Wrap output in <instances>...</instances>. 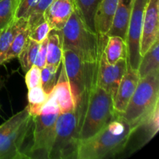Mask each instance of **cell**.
<instances>
[{
	"label": "cell",
	"mask_w": 159,
	"mask_h": 159,
	"mask_svg": "<svg viewBox=\"0 0 159 159\" xmlns=\"http://www.w3.org/2000/svg\"><path fill=\"white\" fill-rule=\"evenodd\" d=\"M34 117L27 107L0 125V159H28Z\"/></svg>",
	"instance_id": "7a4b0ae2"
},
{
	"label": "cell",
	"mask_w": 159,
	"mask_h": 159,
	"mask_svg": "<svg viewBox=\"0 0 159 159\" xmlns=\"http://www.w3.org/2000/svg\"><path fill=\"white\" fill-rule=\"evenodd\" d=\"M62 64L65 67L75 101V113L79 117L83 111L89 93L97 83V64L83 61L72 50L63 49Z\"/></svg>",
	"instance_id": "277c9868"
},
{
	"label": "cell",
	"mask_w": 159,
	"mask_h": 159,
	"mask_svg": "<svg viewBox=\"0 0 159 159\" xmlns=\"http://www.w3.org/2000/svg\"><path fill=\"white\" fill-rule=\"evenodd\" d=\"M60 113L34 117L32 145L30 159H49L55 136V124Z\"/></svg>",
	"instance_id": "ba28073f"
},
{
	"label": "cell",
	"mask_w": 159,
	"mask_h": 159,
	"mask_svg": "<svg viewBox=\"0 0 159 159\" xmlns=\"http://www.w3.org/2000/svg\"><path fill=\"white\" fill-rule=\"evenodd\" d=\"M63 49L61 30H51L48 35L46 65L58 70L63 58Z\"/></svg>",
	"instance_id": "e0dca14e"
},
{
	"label": "cell",
	"mask_w": 159,
	"mask_h": 159,
	"mask_svg": "<svg viewBox=\"0 0 159 159\" xmlns=\"http://www.w3.org/2000/svg\"><path fill=\"white\" fill-rule=\"evenodd\" d=\"M82 19L89 27L95 30L94 17L101 0H73Z\"/></svg>",
	"instance_id": "44dd1931"
},
{
	"label": "cell",
	"mask_w": 159,
	"mask_h": 159,
	"mask_svg": "<svg viewBox=\"0 0 159 159\" xmlns=\"http://www.w3.org/2000/svg\"><path fill=\"white\" fill-rule=\"evenodd\" d=\"M127 43L124 38L118 36L107 37L104 54L108 63L113 65L121 59H127Z\"/></svg>",
	"instance_id": "d6986e66"
},
{
	"label": "cell",
	"mask_w": 159,
	"mask_h": 159,
	"mask_svg": "<svg viewBox=\"0 0 159 159\" xmlns=\"http://www.w3.org/2000/svg\"><path fill=\"white\" fill-rule=\"evenodd\" d=\"M52 1L53 0H40L39 1L38 4L31 12L30 15L27 19V26L29 29L45 20L44 12Z\"/></svg>",
	"instance_id": "4316f807"
},
{
	"label": "cell",
	"mask_w": 159,
	"mask_h": 159,
	"mask_svg": "<svg viewBox=\"0 0 159 159\" xmlns=\"http://www.w3.org/2000/svg\"><path fill=\"white\" fill-rule=\"evenodd\" d=\"M19 0L0 1V32L16 17Z\"/></svg>",
	"instance_id": "d4e9b609"
},
{
	"label": "cell",
	"mask_w": 159,
	"mask_h": 159,
	"mask_svg": "<svg viewBox=\"0 0 159 159\" xmlns=\"http://www.w3.org/2000/svg\"><path fill=\"white\" fill-rule=\"evenodd\" d=\"M79 142L75 111L60 113L56 120L55 136L49 159H77Z\"/></svg>",
	"instance_id": "52a82bcc"
},
{
	"label": "cell",
	"mask_w": 159,
	"mask_h": 159,
	"mask_svg": "<svg viewBox=\"0 0 159 159\" xmlns=\"http://www.w3.org/2000/svg\"><path fill=\"white\" fill-rule=\"evenodd\" d=\"M159 106V72L140 79L125 111L120 116L132 130L142 124Z\"/></svg>",
	"instance_id": "8992f818"
},
{
	"label": "cell",
	"mask_w": 159,
	"mask_h": 159,
	"mask_svg": "<svg viewBox=\"0 0 159 159\" xmlns=\"http://www.w3.org/2000/svg\"><path fill=\"white\" fill-rule=\"evenodd\" d=\"M148 1V0H134L126 37L127 65L135 70H138L141 59L140 45L144 10Z\"/></svg>",
	"instance_id": "9c48e42d"
},
{
	"label": "cell",
	"mask_w": 159,
	"mask_h": 159,
	"mask_svg": "<svg viewBox=\"0 0 159 159\" xmlns=\"http://www.w3.org/2000/svg\"><path fill=\"white\" fill-rule=\"evenodd\" d=\"M39 1L40 0H19L15 18L27 20L31 12L38 4Z\"/></svg>",
	"instance_id": "f1b7e54d"
},
{
	"label": "cell",
	"mask_w": 159,
	"mask_h": 159,
	"mask_svg": "<svg viewBox=\"0 0 159 159\" xmlns=\"http://www.w3.org/2000/svg\"><path fill=\"white\" fill-rule=\"evenodd\" d=\"M140 80L138 70L133 69L127 65V71L123 76L117 90L113 97V108L117 114L120 115L133 96Z\"/></svg>",
	"instance_id": "7c38bea8"
},
{
	"label": "cell",
	"mask_w": 159,
	"mask_h": 159,
	"mask_svg": "<svg viewBox=\"0 0 159 159\" xmlns=\"http://www.w3.org/2000/svg\"><path fill=\"white\" fill-rule=\"evenodd\" d=\"M47 47H48V37L42 42L40 43L38 51H37V57L35 59L34 65L40 68H43L46 65V57H47Z\"/></svg>",
	"instance_id": "1f68e13d"
},
{
	"label": "cell",
	"mask_w": 159,
	"mask_h": 159,
	"mask_svg": "<svg viewBox=\"0 0 159 159\" xmlns=\"http://www.w3.org/2000/svg\"><path fill=\"white\" fill-rule=\"evenodd\" d=\"M51 30L52 28L50 26L48 22L44 20L41 23H39L38 24L30 28L29 37L38 43H40L48 37Z\"/></svg>",
	"instance_id": "83f0119b"
},
{
	"label": "cell",
	"mask_w": 159,
	"mask_h": 159,
	"mask_svg": "<svg viewBox=\"0 0 159 159\" xmlns=\"http://www.w3.org/2000/svg\"><path fill=\"white\" fill-rule=\"evenodd\" d=\"M57 71L48 65L41 68V87L48 94L52 91L57 83Z\"/></svg>",
	"instance_id": "484cf974"
},
{
	"label": "cell",
	"mask_w": 159,
	"mask_h": 159,
	"mask_svg": "<svg viewBox=\"0 0 159 159\" xmlns=\"http://www.w3.org/2000/svg\"><path fill=\"white\" fill-rule=\"evenodd\" d=\"M127 68V59H121L113 65L108 63L103 50L98 65L97 85L104 89L113 98Z\"/></svg>",
	"instance_id": "30bf717a"
},
{
	"label": "cell",
	"mask_w": 159,
	"mask_h": 159,
	"mask_svg": "<svg viewBox=\"0 0 159 159\" xmlns=\"http://www.w3.org/2000/svg\"><path fill=\"white\" fill-rule=\"evenodd\" d=\"M117 113L113 108V98L97 83L89 93L82 114L77 118L79 141H85L113 120Z\"/></svg>",
	"instance_id": "3957f363"
},
{
	"label": "cell",
	"mask_w": 159,
	"mask_h": 159,
	"mask_svg": "<svg viewBox=\"0 0 159 159\" xmlns=\"http://www.w3.org/2000/svg\"><path fill=\"white\" fill-rule=\"evenodd\" d=\"M61 68L57 83L50 93L54 96L58 104L60 113L74 111L75 101L65 67L61 62Z\"/></svg>",
	"instance_id": "5bb4252c"
},
{
	"label": "cell",
	"mask_w": 159,
	"mask_h": 159,
	"mask_svg": "<svg viewBox=\"0 0 159 159\" xmlns=\"http://www.w3.org/2000/svg\"><path fill=\"white\" fill-rule=\"evenodd\" d=\"M0 33H1V32H0Z\"/></svg>",
	"instance_id": "836d02e7"
},
{
	"label": "cell",
	"mask_w": 159,
	"mask_h": 159,
	"mask_svg": "<svg viewBox=\"0 0 159 159\" xmlns=\"http://www.w3.org/2000/svg\"><path fill=\"white\" fill-rule=\"evenodd\" d=\"M119 0H101L94 17L95 30L99 35L107 36Z\"/></svg>",
	"instance_id": "2e32d148"
},
{
	"label": "cell",
	"mask_w": 159,
	"mask_h": 159,
	"mask_svg": "<svg viewBox=\"0 0 159 159\" xmlns=\"http://www.w3.org/2000/svg\"><path fill=\"white\" fill-rule=\"evenodd\" d=\"M25 82L27 89L34 88V87L41 85V69L33 65L27 71L25 76Z\"/></svg>",
	"instance_id": "f546056e"
},
{
	"label": "cell",
	"mask_w": 159,
	"mask_h": 159,
	"mask_svg": "<svg viewBox=\"0 0 159 159\" xmlns=\"http://www.w3.org/2000/svg\"><path fill=\"white\" fill-rule=\"evenodd\" d=\"M159 40H157L150 49L141 57L138 68L140 79L152 73L159 72Z\"/></svg>",
	"instance_id": "ffe728a7"
},
{
	"label": "cell",
	"mask_w": 159,
	"mask_h": 159,
	"mask_svg": "<svg viewBox=\"0 0 159 159\" xmlns=\"http://www.w3.org/2000/svg\"><path fill=\"white\" fill-rule=\"evenodd\" d=\"M27 24L26 19H14L0 33V66L5 63L6 53L9 51L14 37L20 30Z\"/></svg>",
	"instance_id": "ac0fdd59"
},
{
	"label": "cell",
	"mask_w": 159,
	"mask_h": 159,
	"mask_svg": "<svg viewBox=\"0 0 159 159\" xmlns=\"http://www.w3.org/2000/svg\"><path fill=\"white\" fill-rule=\"evenodd\" d=\"M28 37H29V28L26 24L20 30V32L14 37L10 45V48H9L8 52L6 53L5 62H8L18 57L20 53L23 50V47L26 44Z\"/></svg>",
	"instance_id": "cb8c5ba5"
},
{
	"label": "cell",
	"mask_w": 159,
	"mask_h": 159,
	"mask_svg": "<svg viewBox=\"0 0 159 159\" xmlns=\"http://www.w3.org/2000/svg\"><path fill=\"white\" fill-rule=\"evenodd\" d=\"M39 46H40V43L32 40L28 37L26 44L17 57L20 61L22 69L25 72H26L34 65L35 59L37 57Z\"/></svg>",
	"instance_id": "7402d4cb"
},
{
	"label": "cell",
	"mask_w": 159,
	"mask_h": 159,
	"mask_svg": "<svg viewBox=\"0 0 159 159\" xmlns=\"http://www.w3.org/2000/svg\"><path fill=\"white\" fill-rule=\"evenodd\" d=\"M133 4L134 0H119L107 37L118 36L126 40Z\"/></svg>",
	"instance_id": "9a60e30c"
},
{
	"label": "cell",
	"mask_w": 159,
	"mask_h": 159,
	"mask_svg": "<svg viewBox=\"0 0 159 159\" xmlns=\"http://www.w3.org/2000/svg\"><path fill=\"white\" fill-rule=\"evenodd\" d=\"M159 0H148L143 20L140 53L142 57L151 47L158 40Z\"/></svg>",
	"instance_id": "8fae6325"
},
{
	"label": "cell",
	"mask_w": 159,
	"mask_h": 159,
	"mask_svg": "<svg viewBox=\"0 0 159 159\" xmlns=\"http://www.w3.org/2000/svg\"><path fill=\"white\" fill-rule=\"evenodd\" d=\"M110 123L88 139L79 142L77 159H103L113 158L124 152L128 144L133 130L124 132L113 128Z\"/></svg>",
	"instance_id": "5b68a950"
},
{
	"label": "cell",
	"mask_w": 159,
	"mask_h": 159,
	"mask_svg": "<svg viewBox=\"0 0 159 159\" xmlns=\"http://www.w3.org/2000/svg\"><path fill=\"white\" fill-rule=\"evenodd\" d=\"M75 9L73 0H53L44 12V19L51 28L61 30Z\"/></svg>",
	"instance_id": "4fadbf2b"
},
{
	"label": "cell",
	"mask_w": 159,
	"mask_h": 159,
	"mask_svg": "<svg viewBox=\"0 0 159 159\" xmlns=\"http://www.w3.org/2000/svg\"><path fill=\"white\" fill-rule=\"evenodd\" d=\"M61 34L63 48L72 50L87 63L99 62L108 37L99 35L90 29L75 6Z\"/></svg>",
	"instance_id": "6da1fadb"
},
{
	"label": "cell",
	"mask_w": 159,
	"mask_h": 159,
	"mask_svg": "<svg viewBox=\"0 0 159 159\" xmlns=\"http://www.w3.org/2000/svg\"><path fill=\"white\" fill-rule=\"evenodd\" d=\"M54 113H60L58 104L51 93L48 94V98L46 102L41 106L39 110V115H51Z\"/></svg>",
	"instance_id": "4dcf8cb0"
},
{
	"label": "cell",
	"mask_w": 159,
	"mask_h": 159,
	"mask_svg": "<svg viewBox=\"0 0 159 159\" xmlns=\"http://www.w3.org/2000/svg\"><path fill=\"white\" fill-rule=\"evenodd\" d=\"M0 1H1V0H0Z\"/></svg>",
	"instance_id": "d6a6232c"
},
{
	"label": "cell",
	"mask_w": 159,
	"mask_h": 159,
	"mask_svg": "<svg viewBox=\"0 0 159 159\" xmlns=\"http://www.w3.org/2000/svg\"><path fill=\"white\" fill-rule=\"evenodd\" d=\"M48 98V94L43 89L41 85L28 89L27 108L33 117L39 116V110Z\"/></svg>",
	"instance_id": "603a6c76"
}]
</instances>
